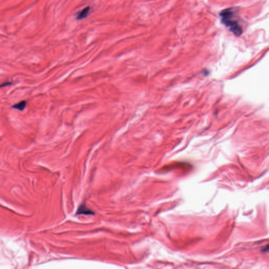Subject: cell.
Returning <instances> with one entry per match:
<instances>
[{"label": "cell", "instance_id": "3", "mask_svg": "<svg viewBox=\"0 0 269 269\" xmlns=\"http://www.w3.org/2000/svg\"><path fill=\"white\" fill-rule=\"evenodd\" d=\"M26 105H27V102H26V100H22L20 102H19V103L14 105L12 106V107L14 109H15V110L22 111L26 107Z\"/></svg>", "mask_w": 269, "mask_h": 269}, {"label": "cell", "instance_id": "2", "mask_svg": "<svg viewBox=\"0 0 269 269\" xmlns=\"http://www.w3.org/2000/svg\"><path fill=\"white\" fill-rule=\"evenodd\" d=\"M95 213L92 210L89 209L84 204L80 205L76 212V215H94Z\"/></svg>", "mask_w": 269, "mask_h": 269}, {"label": "cell", "instance_id": "5", "mask_svg": "<svg viewBox=\"0 0 269 269\" xmlns=\"http://www.w3.org/2000/svg\"><path fill=\"white\" fill-rule=\"evenodd\" d=\"M11 82H5L4 83H3L1 84V85H0V88H2V87H6V86H8L10 85H11L12 84Z\"/></svg>", "mask_w": 269, "mask_h": 269}, {"label": "cell", "instance_id": "4", "mask_svg": "<svg viewBox=\"0 0 269 269\" xmlns=\"http://www.w3.org/2000/svg\"><path fill=\"white\" fill-rule=\"evenodd\" d=\"M89 11H90V8L89 7H87L83 9L82 11L78 13V15H77V19L78 20H82V19L85 18L87 17L88 14L89 13Z\"/></svg>", "mask_w": 269, "mask_h": 269}, {"label": "cell", "instance_id": "1", "mask_svg": "<svg viewBox=\"0 0 269 269\" xmlns=\"http://www.w3.org/2000/svg\"><path fill=\"white\" fill-rule=\"evenodd\" d=\"M221 21L223 24L228 26L230 31L235 35L239 36L242 33V29L237 21L234 19V12L232 9H225L220 14Z\"/></svg>", "mask_w": 269, "mask_h": 269}]
</instances>
